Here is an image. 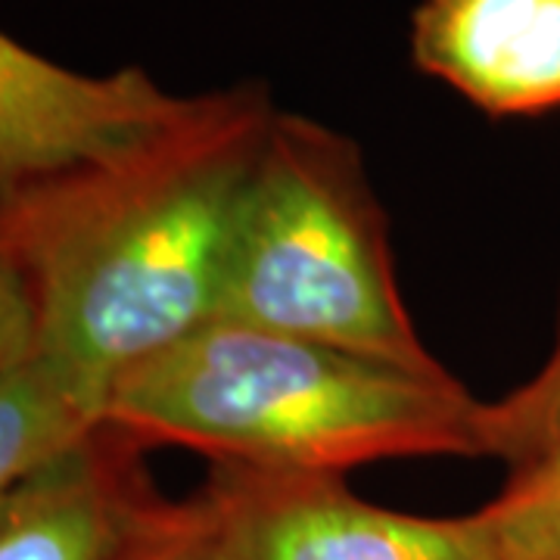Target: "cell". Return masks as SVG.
<instances>
[{"mask_svg": "<svg viewBox=\"0 0 560 560\" xmlns=\"http://www.w3.org/2000/svg\"><path fill=\"white\" fill-rule=\"evenodd\" d=\"M278 106L259 81L187 97L138 150L0 206L35 355L106 405L128 368L219 318L246 184Z\"/></svg>", "mask_w": 560, "mask_h": 560, "instance_id": "cell-1", "label": "cell"}, {"mask_svg": "<svg viewBox=\"0 0 560 560\" xmlns=\"http://www.w3.org/2000/svg\"><path fill=\"white\" fill-rule=\"evenodd\" d=\"M477 418L480 401L448 371L420 374L231 320L128 368L103 405V420L143 445L312 474L389 458H482Z\"/></svg>", "mask_w": 560, "mask_h": 560, "instance_id": "cell-2", "label": "cell"}, {"mask_svg": "<svg viewBox=\"0 0 560 560\" xmlns=\"http://www.w3.org/2000/svg\"><path fill=\"white\" fill-rule=\"evenodd\" d=\"M215 320L445 371L405 312L359 147L280 109L246 184Z\"/></svg>", "mask_w": 560, "mask_h": 560, "instance_id": "cell-3", "label": "cell"}, {"mask_svg": "<svg viewBox=\"0 0 560 560\" xmlns=\"http://www.w3.org/2000/svg\"><path fill=\"white\" fill-rule=\"evenodd\" d=\"M202 492L234 560H501L480 511L399 514L355 495L342 474L212 464Z\"/></svg>", "mask_w": 560, "mask_h": 560, "instance_id": "cell-4", "label": "cell"}, {"mask_svg": "<svg viewBox=\"0 0 560 560\" xmlns=\"http://www.w3.org/2000/svg\"><path fill=\"white\" fill-rule=\"evenodd\" d=\"M184 101L140 69H62L0 28V206L138 150Z\"/></svg>", "mask_w": 560, "mask_h": 560, "instance_id": "cell-5", "label": "cell"}, {"mask_svg": "<svg viewBox=\"0 0 560 560\" xmlns=\"http://www.w3.org/2000/svg\"><path fill=\"white\" fill-rule=\"evenodd\" d=\"M411 60L489 119L560 109V0H420Z\"/></svg>", "mask_w": 560, "mask_h": 560, "instance_id": "cell-6", "label": "cell"}, {"mask_svg": "<svg viewBox=\"0 0 560 560\" xmlns=\"http://www.w3.org/2000/svg\"><path fill=\"white\" fill-rule=\"evenodd\" d=\"M143 442L101 420L0 501V560H113L160 499Z\"/></svg>", "mask_w": 560, "mask_h": 560, "instance_id": "cell-7", "label": "cell"}, {"mask_svg": "<svg viewBox=\"0 0 560 560\" xmlns=\"http://www.w3.org/2000/svg\"><path fill=\"white\" fill-rule=\"evenodd\" d=\"M101 420V401L40 355L0 371V501Z\"/></svg>", "mask_w": 560, "mask_h": 560, "instance_id": "cell-8", "label": "cell"}, {"mask_svg": "<svg viewBox=\"0 0 560 560\" xmlns=\"http://www.w3.org/2000/svg\"><path fill=\"white\" fill-rule=\"evenodd\" d=\"M480 517L501 560H560V445L511 470Z\"/></svg>", "mask_w": 560, "mask_h": 560, "instance_id": "cell-9", "label": "cell"}, {"mask_svg": "<svg viewBox=\"0 0 560 560\" xmlns=\"http://www.w3.org/2000/svg\"><path fill=\"white\" fill-rule=\"evenodd\" d=\"M482 458L504 460L517 470L560 445V315L558 340L539 371L495 401H480Z\"/></svg>", "mask_w": 560, "mask_h": 560, "instance_id": "cell-10", "label": "cell"}, {"mask_svg": "<svg viewBox=\"0 0 560 560\" xmlns=\"http://www.w3.org/2000/svg\"><path fill=\"white\" fill-rule=\"evenodd\" d=\"M113 560H234L219 514L206 492L156 499L131 526Z\"/></svg>", "mask_w": 560, "mask_h": 560, "instance_id": "cell-11", "label": "cell"}, {"mask_svg": "<svg viewBox=\"0 0 560 560\" xmlns=\"http://www.w3.org/2000/svg\"><path fill=\"white\" fill-rule=\"evenodd\" d=\"M38 349V315L22 268L0 253V371L32 359Z\"/></svg>", "mask_w": 560, "mask_h": 560, "instance_id": "cell-12", "label": "cell"}]
</instances>
